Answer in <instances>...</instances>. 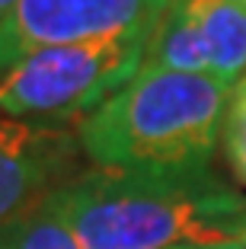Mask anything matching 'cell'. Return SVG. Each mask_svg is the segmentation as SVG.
<instances>
[{
	"label": "cell",
	"instance_id": "9",
	"mask_svg": "<svg viewBox=\"0 0 246 249\" xmlns=\"http://www.w3.org/2000/svg\"><path fill=\"white\" fill-rule=\"evenodd\" d=\"M179 249H246V240H227V243H208V246H179Z\"/></svg>",
	"mask_w": 246,
	"mask_h": 249
},
{
	"label": "cell",
	"instance_id": "1",
	"mask_svg": "<svg viewBox=\"0 0 246 249\" xmlns=\"http://www.w3.org/2000/svg\"><path fill=\"white\" fill-rule=\"evenodd\" d=\"M83 249H179L246 240V198L208 169H83L51 192Z\"/></svg>",
	"mask_w": 246,
	"mask_h": 249
},
{
	"label": "cell",
	"instance_id": "10",
	"mask_svg": "<svg viewBox=\"0 0 246 249\" xmlns=\"http://www.w3.org/2000/svg\"><path fill=\"white\" fill-rule=\"evenodd\" d=\"M16 3H19V0H0V19H3V16H7L10 10L16 7Z\"/></svg>",
	"mask_w": 246,
	"mask_h": 249
},
{
	"label": "cell",
	"instance_id": "2",
	"mask_svg": "<svg viewBox=\"0 0 246 249\" xmlns=\"http://www.w3.org/2000/svg\"><path fill=\"white\" fill-rule=\"evenodd\" d=\"M230 93L205 73L141 67L74 124L83 160L118 173L208 169Z\"/></svg>",
	"mask_w": 246,
	"mask_h": 249
},
{
	"label": "cell",
	"instance_id": "8",
	"mask_svg": "<svg viewBox=\"0 0 246 249\" xmlns=\"http://www.w3.org/2000/svg\"><path fill=\"white\" fill-rule=\"evenodd\" d=\"M221 144H224V154H227L233 176L246 185V80L240 87H233L230 93L224 124H221Z\"/></svg>",
	"mask_w": 246,
	"mask_h": 249
},
{
	"label": "cell",
	"instance_id": "3",
	"mask_svg": "<svg viewBox=\"0 0 246 249\" xmlns=\"http://www.w3.org/2000/svg\"><path fill=\"white\" fill-rule=\"evenodd\" d=\"M153 29H134L26 54L0 73V112L77 124L141 71Z\"/></svg>",
	"mask_w": 246,
	"mask_h": 249
},
{
	"label": "cell",
	"instance_id": "11",
	"mask_svg": "<svg viewBox=\"0 0 246 249\" xmlns=\"http://www.w3.org/2000/svg\"><path fill=\"white\" fill-rule=\"evenodd\" d=\"M0 249H7V243H3V236H0Z\"/></svg>",
	"mask_w": 246,
	"mask_h": 249
},
{
	"label": "cell",
	"instance_id": "7",
	"mask_svg": "<svg viewBox=\"0 0 246 249\" xmlns=\"http://www.w3.org/2000/svg\"><path fill=\"white\" fill-rule=\"evenodd\" d=\"M7 249H83L64 214L55 208L51 195H45L38 205L0 230Z\"/></svg>",
	"mask_w": 246,
	"mask_h": 249
},
{
	"label": "cell",
	"instance_id": "5",
	"mask_svg": "<svg viewBox=\"0 0 246 249\" xmlns=\"http://www.w3.org/2000/svg\"><path fill=\"white\" fill-rule=\"evenodd\" d=\"M170 3L173 0H19L0 19V73L38 48L157 29Z\"/></svg>",
	"mask_w": 246,
	"mask_h": 249
},
{
	"label": "cell",
	"instance_id": "6",
	"mask_svg": "<svg viewBox=\"0 0 246 249\" xmlns=\"http://www.w3.org/2000/svg\"><path fill=\"white\" fill-rule=\"evenodd\" d=\"M74 122H38L0 112V230L83 169Z\"/></svg>",
	"mask_w": 246,
	"mask_h": 249
},
{
	"label": "cell",
	"instance_id": "4",
	"mask_svg": "<svg viewBox=\"0 0 246 249\" xmlns=\"http://www.w3.org/2000/svg\"><path fill=\"white\" fill-rule=\"evenodd\" d=\"M141 67L205 73L224 87L246 80V0H173Z\"/></svg>",
	"mask_w": 246,
	"mask_h": 249
}]
</instances>
